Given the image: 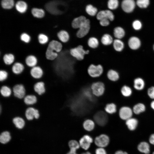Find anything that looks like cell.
<instances>
[{"mask_svg":"<svg viewBox=\"0 0 154 154\" xmlns=\"http://www.w3.org/2000/svg\"><path fill=\"white\" fill-rule=\"evenodd\" d=\"M11 139L10 133L7 131L2 132L0 135V141L3 144H5L8 142Z\"/></svg>","mask_w":154,"mask_h":154,"instance_id":"60d3db41","label":"cell"},{"mask_svg":"<svg viewBox=\"0 0 154 154\" xmlns=\"http://www.w3.org/2000/svg\"><path fill=\"white\" fill-rule=\"evenodd\" d=\"M95 154H107L104 148L98 147L95 151Z\"/></svg>","mask_w":154,"mask_h":154,"instance_id":"11a10c76","label":"cell"},{"mask_svg":"<svg viewBox=\"0 0 154 154\" xmlns=\"http://www.w3.org/2000/svg\"><path fill=\"white\" fill-rule=\"evenodd\" d=\"M86 11L88 15L91 17L96 16L98 13L97 9L91 5H89L86 6Z\"/></svg>","mask_w":154,"mask_h":154,"instance_id":"7bdbcfd3","label":"cell"},{"mask_svg":"<svg viewBox=\"0 0 154 154\" xmlns=\"http://www.w3.org/2000/svg\"><path fill=\"white\" fill-rule=\"evenodd\" d=\"M105 88L104 84L99 82L94 83L91 86V90L93 94L97 96H100L104 93Z\"/></svg>","mask_w":154,"mask_h":154,"instance_id":"7c38bea8","label":"cell"},{"mask_svg":"<svg viewBox=\"0 0 154 154\" xmlns=\"http://www.w3.org/2000/svg\"><path fill=\"white\" fill-rule=\"evenodd\" d=\"M94 118L96 123L101 126L105 125L108 120L107 115L102 111H99L96 113L94 115Z\"/></svg>","mask_w":154,"mask_h":154,"instance_id":"8fae6325","label":"cell"},{"mask_svg":"<svg viewBox=\"0 0 154 154\" xmlns=\"http://www.w3.org/2000/svg\"><path fill=\"white\" fill-rule=\"evenodd\" d=\"M135 5L134 0H123L121 3V7L124 11L130 13L133 10Z\"/></svg>","mask_w":154,"mask_h":154,"instance_id":"9a60e30c","label":"cell"},{"mask_svg":"<svg viewBox=\"0 0 154 154\" xmlns=\"http://www.w3.org/2000/svg\"><path fill=\"white\" fill-rule=\"evenodd\" d=\"M114 154H128L126 151H123L121 150H119L116 151L114 153Z\"/></svg>","mask_w":154,"mask_h":154,"instance_id":"680465c9","label":"cell"},{"mask_svg":"<svg viewBox=\"0 0 154 154\" xmlns=\"http://www.w3.org/2000/svg\"><path fill=\"white\" fill-rule=\"evenodd\" d=\"M25 68V65L19 62H15L11 65L12 72L17 75L21 74L24 71Z\"/></svg>","mask_w":154,"mask_h":154,"instance_id":"cb8c5ba5","label":"cell"},{"mask_svg":"<svg viewBox=\"0 0 154 154\" xmlns=\"http://www.w3.org/2000/svg\"><path fill=\"white\" fill-rule=\"evenodd\" d=\"M152 154H154V151L153 153Z\"/></svg>","mask_w":154,"mask_h":154,"instance_id":"be15d7a7","label":"cell"},{"mask_svg":"<svg viewBox=\"0 0 154 154\" xmlns=\"http://www.w3.org/2000/svg\"><path fill=\"white\" fill-rule=\"evenodd\" d=\"M125 121V124L128 129L130 131H133L137 128L138 124V119L135 117H131Z\"/></svg>","mask_w":154,"mask_h":154,"instance_id":"4316f807","label":"cell"},{"mask_svg":"<svg viewBox=\"0 0 154 154\" xmlns=\"http://www.w3.org/2000/svg\"><path fill=\"white\" fill-rule=\"evenodd\" d=\"M27 3L23 1H18L15 5L17 10L21 14L25 13L27 9Z\"/></svg>","mask_w":154,"mask_h":154,"instance_id":"74e56055","label":"cell"},{"mask_svg":"<svg viewBox=\"0 0 154 154\" xmlns=\"http://www.w3.org/2000/svg\"><path fill=\"white\" fill-rule=\"evenodd\" d=\"M58 53L48 47L45 52V56L48 60L53 61L55 60L58 57Z\"/></svg>","mask_w":154,"mask_h":154,"instance_id":"8d00e7d4","label":"cell"},{"mask_svg":"<svg viewBox=\"0 0 154 154\" xmlns=\"http://www.w3.org/2000/svg\"><path fill=\"white\" fill-rule=\"evenodd\" d=\"M25 62L27 66L31 68L37 65L38 60L37 58L35 55L31 54L26 57Z\"/></svg>","mask_w":154,"mask_h":154,"instance_id":"d4e9b609","label":"cell"},{"mask_svg":"<svg viewBox=\"0 0 154 154\" xmlns=\"http://www.w3.org/2000/svg\"><path fill=\"white\" fill-rule=\"evenodd\" d=\"M99 21L100 25L103 27H107L109 26L111 22L109 19L107 18L102 19Z\"/></svg>","mask_w":154,"mask_h":154,"instance_id":"db71d44e","label":"cell"},{"mask_svg":"<svg viewBox=\"0 0 154 154\" xmlns=\"http://www.w3.org/2000/svg\"><path fill=\"white\" fill-rule=\"evenodd\" d=\"M147 94L150 99L154 100V86H151L148 88Z\"/></svg>","mask_w":154,"mask_h":154,"instance_id":"f5cc1de1","label":"cell"},{"mask_svg":"<svg viewBox=\"0 0 154 154\" xmlns=\"http://www.w3.org/2000/svg\"><path fill=\"white\" fill-rule=\"evenodd\" d=\"M9 76L8 72L4 70H0V82H2L6 80Z\"/></svg>","mask_w":154,"mask_h":154,"instance_id":"f907efd6","label":"cell"},{"mask_svg":"<svg viewBox=\"0 0 154 154\" xmlns=\"http://www.w3.org/2000/svg\"><path fill=\"white\" fill-rule=\"evenodd\" d=\"M104 69L103 66L100 64H90L87 69L88 74L90 77L95 78L100 76L104 73Z\"/></svg>","mask_w":154,"mask_h":154,"instance_id":"277c9868","label":"cell"},{"mask_svg":"<svg viewBox=\"0 0 154 154\" xmlns=\"http://www.w3.org/2000/svg\"><path fill=\"white\" fill-rule=\"evenodd\" d=\"M68 146L70 149H74L77 150L80 147L78 141L74 139L70 140L68 142Z\"/></svg>","mask_w":154,"mask_h":154,"instance_id":"7dc6e473","label":"cell"},{"mask_svg":"<svg viewBox=\"0 0 154 154\" xmlns=\"http://www.w3.org/2000/svg\"><path fill=\"white\" fill-rule=\"evenodd\" d=\"M129 47L133 50L138 49L141 45V42L139 39L137 37L133 36L131 37L128 41Z\"/></svg>","mask_w":154,"mask_h":154,"instance_id":"44dd1931","label":"cell"},{"mask_svg":"<svg viewBox=\"0 0 154 154\" xmlns=\"http://www.w3.org/2000/svg\"><path fill=\"white\" fill-rule=\"evenodd\" d=\"M2 7L4 9H10L14 5L13 0H2L1 2Z\"/></svg>","mask_w":154,"mask_h":154,"instance_id":"f6af8a7d","label":"cell"},{"mask_svg":"<svg viewBox=\"0 0 154 154\" xmlns=\"http://www.w3.org/2000/svg\"><path fill=\"white\" fill-rule=\"evenodd\" d=\"M12 122L15 128L19 129H23L26 124L25 119L20 116H16L12 119Z\"/></svg>","mask_w":154,"mask_h":154,"instance_id":"7402d4cb","label":"cell"},{"mask_svg":"<svg viewBox=\"0 0 154 154\" xmlns=\"http://www.w3.org/2000/svg\"><path fill=\"white\" fill-rule=\"evenodd\" d=\"M94 141L93 138L88 134L83 135L78 141L80 147L85 151H87L89 149Z\"/></svg>","mask_w":154,"mask_h":154,"instance_id":"9c48e42d","label":"cell"},{"mask_svg":"<svg viewBox=\"0 0 154 154\" xmlns=\"http://www.w3.org/2000/svg\"><path fill=\"white\" fill-rule=\"evenodd\" d=\"M30 74L33 78L36 80H39L42 78L44 71L41 67L37 65L31 68Z\"/></svg>","mask_w":154,"mask_h":154,"instance_id":"5bb4252c","label":"cell"},{"mask_svg":"<svg viewBox=\"0 0 154 154\" xmlns=\"http://www.w3.org/2000/svg\"><path fill=\"white\" fill-rule=\"evenodd\" d=\"M105 111L108 114H112L115 113L117 111V106L114 103L107 104L105 108Z\"/></svg>","mask_w":154,"mask_h":154,"instance_id":"ee69618b","label":"cell"},{"mask_svg":"<svg viewBox=\"0 0 154 154\" xmlns=\"http://www.w3.org/2000/svg\"><path fill=\"white\" fill-rule=\"evenodd\" d=\"M40 116L38 110L33 106L28 107L25 112V119L28 121H32L34 119H38Z\"/></svg>","mask_w":154,"mask_h":154,"instance_id":"ba28073f","label":"cell"},{"mask_svg":"<svg viewBox=\"0 0 154 154\" xmlns=\"http://www.w3.org/2000/svg\"><path fill=\"white\" fill-rule=\"evenodd\" d=\"M12 94L16 98L23 99L26 95V90L23 85L21 84L15 85L12 88Z\"/></svg>","mask_w":154,"mask_h":154,"instance_id":"52a82bcc","label":"cell"},{"mask_svg":"<svg viewBox=\"0 0 154 154\" xmlns=\"http://www.w3.org/2000/svg\"><path fill=\"white\" fill-rule=\"evenodd\" d=\"M66 154H78L77 150L74 149H70L69 151Z\"/></svg>","mask_w":154,"mask_h":154,"instance_id":"6f0895ef","label":"cell"},{"mask_svg":"<svg viewBox=\"0 0 154 154\" xmlns=\"http://www.w3.org/2000/svg\"><path fill=\"white\" fill-rule=\"evenodd\" d=\"M37 80V81L34 85L33 89L36 94L41 96L44 94L46 92L45 84L43 82Z\"/></svg>","mask_w":154,"mask_h":154,"instance_id":"2e32d148","label":"cell"},{"mask_svg":"<svg viewBox=\"0 0 154 154\" xmlns=\"http://www.w3.org/2000/svg\"><path fill=\"white\" fill-rule=\"evenodd\" d=\"M133 114L132 108L128 106H123L119 110V117L122 120L125 121L133 117Z\"/></svg>","mask_w":154,"mask_h":154,"instance_id":"30bf717a","label":"cell"},{"mask_svg":"<svg viewBox=\"0 0 154 154\" xmlns=\"http://www.w3.org/2000/svg\"><path fill=\"white\" fill-rule=\"evenodd\" d=\"M80 154H92V153L90 151H86L84 152H83Z\"/></svg>","mask_w":154,"mask_h":154,"instance_id":"94428289","label":"cell"},{"mask_svg":"<svg viewBox=\"0 0 154 154\" xmlns=\"http://www.w3.org/2000/svg\"><path fill=\"white\" fill-rule=\"evenodd\" d=\"M114 50L117 52L122 51L124 47L123 42L121 39L115 38L112 44Z\"/></svg>","mask_w":154,"mask_h":154,"instance_id":"d6a6232c","label":"cell"},{"mask_svg":"<svg viewBox=\"0 0 154 154\" xmlns=\"http://www.w3.org/2000/svg\"><path fill=\"white\" fill-rule=\"evenodd\" d=\"M87 43L89 47L92 49H95L99 46L100 42L97 38L92 37L88 38Z\"/></svg>","mask_w":154,"mask_h":154,"instance_id":"d590c367","label":"cell"},{"mask_svg":"<svg viewBox=\"0 0 154 154\" xmlns=\"http://www.w3.org/2000/svg\"><path fill=\"white\" fill-rule=\"evenodd\" d=\"M132 25L133 29L136 31L140 30L142 27L141 22L138 20L134 21L132 23Z\"/></svg>","mask_w":154,"mask_h":154,"instance_id":"816d5d0a","label":"cell"},{"mask_svg":"<svg viewBox=\"0 0 154 154\" xmlns=\"http://www.w3.org/2000/svg\"><path fill=\"white\" fill-rule=\"evenodd\" d=\"M46 10L52 15H57L62 14L67 9V5L64 2L54 0L47 3L45 6Z\"/></svg>","mask_w":154,"mask_h":154,"instance_id":"7a4b0ae2","label":"cell"},{"mask_svg":"<svg viewBox=\"0 0 154 154\" xmlns=\"http://www.w3.org/2000/svg\"><path fill=\"white\" fill-rule=\"evenodd\" d=\"M110 138L105 134H102L95 137L94 142L98 147L105 148L109 144Z\"/></svg>","mask_w":154,"mask_h":154,"instance_id":"5b68a950","label":"cell"},{"mask_svg":"<svg viewBox=\"0 0 154 154\" xmlns=\"http://www.w3.org/2000/svg\"><path fill=\"white\" fill-rule=\"evenodd\" d=\"M145 83L142 78L138 77L135 78L133 81V87L134 89L138 91H141L145 88Z\"/></svg>","mask_w":154,"mask_h":154,"instance_id":"d6986e66","label":"cell"},{"mask_svg":"<svg viewBox=\"0 0 154 154\" xmlns=\"http://www.w3.org/2000/svg\"><path fill=\"white\" fill-rule=\"evenodd\" d=\"M48 47L58 53L62 50L63 44L59 40H53L49 42Z\"/></svg>","mask_w":154,"mask_h":154,"instance_id":"ac0fdd59","label":"cell"},{"mask_svg":"<svg viewBox=\"0 0 154 154\" xmlns=\"http://www.w3.org/2000/svg\"><path fill=\"white\" fill-rule=\"evenodd\" d=\"M15 59V56L13 54L8 53L5 54L2 58H0V60H3L5 65L10 66L14 63Z\"/></svg>","mask_w":154,"mask_h":154,"instance_id":"f1b7e54d","label":"cell"},{"mask_svg":"<svg viewBox=\"0 0 154 154\" xmlns=\"http://www.w3.org/2000/svg\"><path fill=\"white\" fill-rule=\"evenodd\" d=\"M93 102L83 96L81 93L70 100L69 104L70 108L74 114L82 115L89 111L91 108V104Z\"/></svg>","mask_w":154,"mask_h":154,"instance_id":"6da1fadb","label":"cell"},{"mask_svg":"<svg viewBox=\"0 0 154 154\" xmlns=\"http://www.w3.org/2000/svg\"><path fill=\"white\" fill-rule=\"evenodd\" d=\"M120 91L122 95L125 98L130 97L133 93V90L131 88L126 85H124L121 87Z\"/></svg>","mask_w":154,"mask_h":154,"instance_id":"ab89813d","label":"cell"},{"mask_svg":"<svg viewBox=\"0 0 154 154\" xmlns=\"http://www.w3.org/2000/svg\"><path fill=\"white\" fill-rule=\"evenodd\" d=\"M125 34L124 30L121 27H116L113 30V35L114 39H121L124 37Z\"/></svg>","mask_w":154,"mask_h":154,"instance_id":"f546056e","label":"cell"},{"mask_svg":"<svg viewBox=\"0 0 154 154\" xmlns=\"http://www.w3.org/2000/svg\"><path fill=\"white\" fill-rule=\"evenodd\" d=\"M149 3V0H137L136 2L137 5L141 8H146Z\"/></svg>","mask_w":154,"mask_h":154,"instance_id":"681fc988","label":"cell"},{"mask_svg":"<svg viewBox=\"0 0 154 154\" xmlns=\"http://www.w3.org/2000/svg\"><path fill=\"white\" fill-rule=\"evenodd\" d=\"M57 35L58 40L62 43H67L70 39V34L65 30H60L57 33Z\"/></svg>","mask_w":154,"mask_h":154,"instance_id":"603a6c76","label":"cell"},{"mask_svg":"<svg viewBox=\"0 0 154 154\" xmlns=\"http://www.w3.org/2000/svg\"><path fill=\"white\" fill-rule=\"evenodd\" d=\"M150 106L151 109L154 111V100H153L151 102Z\"/></svg>","mask_w":154,"mask_h":154,"instance_id":"91938a15","label":"cell"},{"mask_svg":"<svg viewBox=\"0 0 154 154\" xmlns=\"http://www.w3.org/2000/svg\"><path fill=\"white\" fill-rule=\"evenodd\" d=\"M12 94V89L9 87L5 85L0 86V94L3 97H9Z\"/></svg>","mask_w":154,"mask_h":154,"instance_id":"1f68e13d","label":"cell"},{"mask_svg":"<svg viewBox=\"0 0 154 154\" xmlns=\"http://www.w3.org/2000/svg\"><path fill=\"white\" fill-rule=\"evenodd\" d=\"M138 150L140 152L145 154H149L150 153V147L147 142H141L138 145Z\"/></svg>","mask_w":154,"mask_h":154,"instance_id":"4dcf8cb0","label":"cell"},{"mask_svg":"<svg viewBox=\"0 0 154 154\" xmlns=\"http://www.w3.org/2000/svg\"><path fill=\"white\" fill-rule=\"evenodd\" d=\"M114 38L111 35L108 33L104 34L100 42L105 46H109L112 44Z\"/></svg>","mask_w":154,"mask_h":154,"instance_id":"484cf974","label":"cell"},{"mask_svg":"<svg viewBox=\"0 0 154 154\" xmlns=\"http://www.w3.org/2000/svg\"><path fill=\"white\" fill-rule=\"evenodd\" d=\"M31 14L33 17L37 19H42L45 16L44 11L41 9L33 8L31 11Z\"/></svg>","mask_w":154,"mask_h":154,"instance_id":"e575fe53","label":"cell"},{"mask_svg":"<svg viewBox=\"0 0 154 154\" xmlns=\"http://www.w3.org/2000/svg\"><path fill=\"white\" fill-rule=\"evenodd\" d=\"M90 28V21L87 18L84 23L78 29L76 33L77 37L80 38L85 37L89 34Z\"/></svg>","mask_w":154,"mask_h":154,"instance_id":"8992f818","label":"cell"},{"mask_svg":"<svg viewBox=\"0 0 154 154\" xmlns=\"http://www.w3.org/2000/svg\"><path fill=\"white\" fill-rule=\"evenodd\" d=\"M149 141L151 144L154 145V133L150 135Z\"/></svg>","mask_w":154,"mask_h":154,"instance_id":"9f6ffc18","label":"cell"},{"mask_svg":"<svg viewBox=\"0 0 154 154\" xmlns=\"http://www.w3.org/2000/svg\"><path fill=\"white\" fill-rule=\"evenodd\" d=\"M84 129L86 131L90 132L94 130L95 127L94 122L92 120L87 119L85 120L83 123Z\"/></svg>","mask_w":154,"mask_h":154,"instance_id":"f35d334b","label":"cell"},{"mask_svg":"<svg viewBox=\"0 0 154 154\" xmlns=\"http://www.w3.org/2000/svg\"><path fill=\"white\" fill-rule=\"evenodd\" d=\"M119 2L118 0H109L108 3V8L111 10L116 9L118 7Z\"/></svg>","mask_w":154,"mask_h":154,"instance_id":"c3c4849f","label":"cell"},{"mask_svg":"<svg viewBox=\"0 0 154 154\" xmlns=\"http://www.w3.org/2000/svg\"><path fill=\"white\" fill-rule=\"evenodd\" d=\"M20 38L22 42L26 44L29 43L31 40V36L26 32H23L21 34Z\"/></svg>","mask_w":154,"mask_h":154,"instance_id":"bcb514c9","label":"cell"},{"mask_svg":"<svg viewBox=\"0 0 154 154\" xmlns=\"http://www.w3.org/2000/svg\"><path fill=\"white\" fill-rule=\"evenodd\" d=\"M133 114L139 115L145 111L146 108L145 105L141 102L135 104L132 108Z\"/></svg>","mask_w":154,"mask_h":154,"instance_id":"83f0119b","label":"cell"},{"mask_svg":"<svg viewBox=\"0 0 154 154\" xmlns=\"http://www.w3.org/2000/svg\"><path fill=\"white\" fill-rule=\"evenodd\" d=\"M87 19L85 16L82 15L75 18L72 22V27L74 29H78L86 21Z\"/></svg>","mask_w":154,"mask_h":154,"instance_id":"e0dca14e","label":"cell"},{"mask_svg":"<svg viewBox=\"0 0 154 154\" xmlns=\"http://www.w3.org/2000/svg\"><path fill=\"white\" fill-rule=\"evenodd\" d=\"M38 40L39 43L42 45H46L49 42V38L48 36L43 33H40L38 34Z\"/></svg>","mask_w":154,"mask_h":154,"instance_id":"b9f144b4","label":"cell"},{"mask_svg":"<svg viewBox=\"0 0 154 154\" xmlns=\"http://www.w3.org/2000/svg\"><path fill=\"white\" fill-rule=\"evenodd\" d=\"M106 75L109 80L114 82L117 81L119 78V75L118 72L113 69L108 70Z\"/></svg>","mask_w":154,"mask_h":154,"instance_id":"836d02e7","label":"cell"},{"mask_svg":"<svg viewBox=\"0 0 154 154\" xmlns=\"http://www.w3.org/2000/svg\"><path fill=\"white\" fill-rule=\"evenodd\" d=\"M153 50H154V45L153 46Z\"/></svg>","mask_w":154,"mask_h":154,"instance_id":"6125c7cd","label":"cell"},{"mask_svg":"<svg viewBox=\"0 0 154 154\" xmlns=\"http://www.w3.org/2000/svg\"><path fill=\"white\" fill-rule=\"evenodd\" d=\"M23 100L25 104L29 107L32 106L37 103V98L36 95L29 94L26 95Z\"/></svg>","mask_w":154,"mask_h":154,"instance_id":"ffe728a7","label":"cell"},{"mask_svg":"<svg viewBox=\"0 0 154 154\" xmlns=\"http://www.w3.org/2000/svg\"><path fill=\"white\" fill-rule=\"evenodd\" d=\"M90 47L85 50L83 46L81 45L71 48L70 50L71 55L74 58L79 61L83 60L85 55L90 52Z\"/></svg>","mask_w":154,"mask_h":154,"instance_id":"3957f363","label":"cell"},{"mask_svg":"<svg viewBox=\"0 0 154 154\" xmlns=\"http://www.w3.org/2000/svg\"><path fill=\"white\" fill-rule=\"evenodd\" d=\"M96 17L97 19L99 21L104 18H107L110 22L113 21L115 18L114 15L112 12L107 10L100 11L97 13Z\"/></svg>","mask_w":154,"mask_h":154,"instance_id":"4fadbf2b","label":"cell"}]
</instances>
